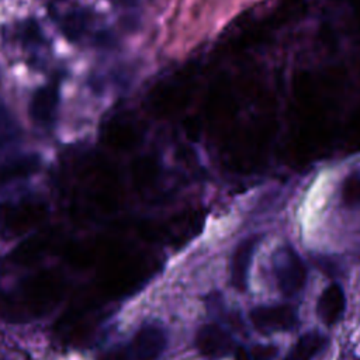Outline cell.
<instances>
[{
  "mask_svg": "<svg viewBox=\"0 0 360 360\" xmlns=\"http://www.w3.org/2000/svg\"><path fill=\"white\" fill-rule=\"evenodd\" d=\"M272 263L278 286L285 296H296L304 289L307 269L293 248L283 246L278 249L272 258Z\"/></svg>",
  "mask_w": 360,
  "mask_h": 360,
  "instance_id": "cell-1",
  "label": "cell"
},
{
  "mask_svg": "<svg viewBox=\"0 0 360 360\" xmlns=\"http://www.w3.org/2000/svg\"><path fill=\"white\" fill-rule=\"evenodd\" d=\"M45 208L35 203L20 206H0V231L12 233L13 235L23 234L44 218Z\"/></svg>",
  "mask_w": 360,
  "mask_h": 360,
  "instance_id": "cell-2",
  "label": "cell"
},
{
  "mask_svg": "<svg viewBox=\"0 0 360 360\" xmlns=\"http://www.w3.org/2000/svg\"><path fill=\"white\" fill-rule=\"evenodd\" d=\"M251 321L262 332L289 331L297 324V312L290 305L256 307L251 312Z\"/></svg>",
  "mask_w": 360,
  "mask_h": 360,
  "instance_id": "cell-3",
  "label": "cell"
},
{
  "mask_svg": "<svg viewBox=\"0 0 360 360\" xmlns=\"http://www.w3.org/2000/svg\"><path fill=\"white\" fill-rule=\"evenodd\" d=\"M168 336L162 327L151 324L135 334L129 348L132 360H156L166 349Z\"/></svg>",
  "mask_w": 360,
  "mask_h": 360,
  "instance_id": "cell-4",
  "label": "cell"
},
{
  "mask_svg": "<svg viewBox=\"0 0 360 360\" xmlns=\"http://www.w3.org/2000/svg\"><path fill=\"white\" fill-rule=\"evenodd\" d=\"M196 345L200 353L208 359H222L234 350V339L218 325L208 324L199 330Z\"/></svg>",
  "mask_w": 360,
  "mask_h": 360,
  "instance_id": "cell-5",
  "label": "cell"
},
{
  "mask_svg": "<svg viewBox=\"0 0 360 360\" xmlns=\"http://www.w3.org/2000/svg\"><path fill=\"white\" fill-rule=\"evenodd\" d=\"M346 298L339 285H331L321 294L317 304V314L325 325H334L339 321L345 311Z\"/></svg>",
  "mask_w": 360,
  "mask_h": 360,
  "instance_id": "cell-6",
  "label": "cell"
},
{
  "mask_svg": "<svg viewBox=\"0 0 360 360\" xmlns=\"http://www.w3.org/2000/svg\"><path fill=\"white\" fill-rule=\"evenodd\" d=\"M60 102L57 86H44L38 89L30 105V114L37 123H48L53 120Z\"/></svg>",
  "mask_w": 360,
  "mask_h": 360,
  "instance_id": "cell-7",
  "label": "cell"
},
{
  "mask_svg": "<svg viewBox=\"0 0 360 360\" xmlns=\"http://www.w3.org/2000/svg\"><path fill=\"white\" fill-rule=\"evenodd\" d=\"M258 238H248L242 241L238 248L235 249L234 258H233V285L237 290L244 291L248 286V275H249V267L252 262V256L255 252Z\"/></svg>",
  "mask_w": 360,
  "mask_h": 360,
  "instance_id": "cell-8",
  "label": "cell"
},
{
  "mask_svg": "<svg viewBox=\"0 0 360 360\" xmlns=\"http://www.w3.org/2000/svg\"><path fill=\"white\" fill-rule=\"evenodd\" d=\"M39 168L37 155H26L0 163V186L26 179L35 173Z\"/></svg>",
  "mask_w": 360,
  "mask_h": 360,
  "instance_id": "cell-9",
  "label": "cell"
},
{
  "mask_svg": "<svg viewBox=\"0 0 360 360\" xmlns=\"http://www.w3.org/2000/svg\"><path fill=\"white\" fill-rule=\"evenodd\" d=\"M58 282H54L51 278H38L31 282V286H27V297L35 309L39 307H50L54 300L60 296Z\"/></svg>",
  "mask_w": 360,
  "mask_h": 360,
  "instance_id": "cell-10",
  "label": "cell"
},
{
  "mask_svg": "<svg viewBox=\"0 0 360 360\" xmlns=\"http://www.w3.org/2000/svg\"><path fill=\"white\" fill-rule=\"evenodd\" d=\"M325 345V338L317 332L309 331L303 335L289 350L285 360H311Z\"/></svg>",
  "mask_w": 360,
  "mask_h": 360,
  "instance_id": "cell-11",
  "label": "cell"
},
{
  "mask_svg": "<svg viewBox=\"0 0 360 360\" xmlns=\"http://www.w3.org/2000/svg\"><path fill=\"white\" fill-rule=\"evenodd\" d=\"M51 248V235H35L21 244L16 251L15 256L16 260L30 263L38 260L42 255H45L48 249Z\"/></svg>",
  "mask_w": 360,
  "mask_h": 360,
  "instance_id": "cell-12",
  "label": "cell"
},
{
  "mask_svg": "<svg viewBox=\"0 0 360 360\" xmlns=\"http://www.w3.org/2000/svg\"><path fill=\"white\" fill-rule=\"evenodd\" d=\"M20 138V127L5 107H0V152L13 147Z\"/></svg>",
  "mask_w": 360,
  "mask_h": 360,
  "instance_id": "cell-13",
  "label": "cell"
},
{
  "mask_svg": "<svg viewBox=\"0 0 360 360\" xmlns=\"http://www.w3.org/2000/svg\"><path fill=\"white\" fill-rule=\"evenodd\" d=\"M87 15L83 12H71L64 17L62 31L66 38L71 41H76L82 37L87 27Z\"/></svg>",
  "mask_w": 360,
  "mask_h": 360,
  "instance_id": "cell-14",
  "label": "cell"
},
{
  "mask_svg": "<svg viewBox=\"0 0 360 360\" xmlns=\"http://www.w3.org/2000/svg\"><path fill=\"white\" fill-rule=\"evenodd\" d=\"M342 197L345 204L349 207L360 206V174H352L345 180Z\"/></svg>",
  "mask_w": 360,
  "mask_h": 360,
  "instance_id": "cell-15",
  "label": "cell"
},
{
  "mask_svg": "<svg viewBox=\"0 0 360 360\" xmlns=\"http://www.w3.org/2000/svg\"><path fill=\"white\" fill-rule=\"evenodd\" d=\"M0 318L6 321H16L24 318L23 309H19V305L3 291H0Z\"/></svg>",
  "mask_w": 360,
  "mask_h": 360,
  "instance_id": "cell-16",
  "label": "cell"
},
{
  "mask_svg": "<svg viewBox=\"0 0 360 360\" xmlns=\"http://www.w3.org/2000/svg\"><path fill=\"white\" fill-rule=\"evenodd\" d=\"M154 177H155V170L151 161H140L134 166V179L137 186L140 188L148 186L152 182Z\"/></svg>",
  "mask_w": 360,
  "mask_h": 360,
  "instance_id": "cell-17",
  "label": "cell"
},
{
  "mask_svg": "<svg viewBox=\"0 0 360 360\" xmlns=\"http://www.w3.org/2000/svg\"><path fill=\"white\" fill-rule=\"evenodd\" d=\"M99 360H132L128 346H118L105 352Z\"/></svg>",
  "mask_w": 360,
  "mask_h": 360,
  "instance_id": "cell-18",
  "label": "cell"
},
{
  "mask_svg": "<svg viewBox=\"0 0 360 360\" xmlns=\"http://www.w3.org/2000/svg\"><path fill=\"white\" fill-rule=\"evenodd\" d=\"M24 38L27 42H38L41 38V31L35 23H28L24 30Z\"/></svg>",
  "mask_w": 360,
  "mask_h": 360,
  "instance_id": "cell-19",
  "label": "cell"
},
{
  "mask_svg": "<svg viewBox=\"0 0 360 360\" xmlns=\"http://www.w3.org/2000/svg\"><path fill=\"white\" fill-rule=\"evenodd\" d=\"M235 360H267V359L256 357L255 354L249 353L246 349H244V348H238V349L235 350Z\"/></svg>",
  "mask_w": 360,
  "mask_h": 360,
  "instance_id": "cell-20",
  "label": "cell"
}]
</instances>
